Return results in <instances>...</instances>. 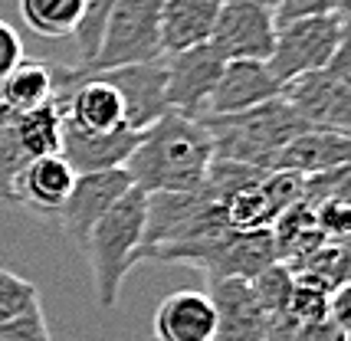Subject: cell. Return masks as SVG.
Listing matches in <instances>:
<instances>
[{
	"mask_svg": "<svg viewBox=\"0 0 351 341\" xmlns=\"http://www.w3.org/2000/svg\"><path fill=\"white\" fill-rule=\"evenodd\" d=\"M214 164V141L200 118L165 112L141 131L135 151L125 161L132 184L145 194L197 190Z\"/></svg>",
	"mask_w": 351,
	"mask_h": 341,
	"instance_id": "1",
	"label": "cell"
},
{
	"mask_svg": "<svg viewBox=\"0 0 351 341\" xmlns=\"http://www.w3.org/2000/svg\"><path fill=\"white\" fill-rule=\"evenodd\" d=\"M145 207H148L145 190H138V187L125 190L99 217V223L92 227L86 243H82V253H86L92 269L99 312L115 309L125 276L138 263V249L145 243Z\"/></svg>",
	"mask_w": 351,
	"mask_h": 341,
	"instance_id": "2",
	"label": "cell"
},
{
	"mask_svg": "<svg viewBox=\"0 0 351 341\" xmlns=\"http://www.w3.org/2000/svg\"><path fill=\"white\" fill-rule=\"evenodd\" d=\"M200 122L210 131L214 157L250 164L260 170H273L279 151L299 131L308 128L299 118V112L286 102V95L269 99L246 112H233V115H204Z\"/></svg>",
	"mask_w": 351,
	"mask_h": 341,
	"instance_id": "3",
	"label": "cell"
},
{
	"mask_svg": "<svg viewBox=\"0 0 351 341\" xmlns=\"http://www.w3.org/2000/svg\"><path fill=\"white\" fill-rule=\"evenodd\" d=\"M161 7L165 0H119L108 14L102 43L86 66V73H106L132 62L161 60Z\"/></svg>",
	"mask_w": 351,
	"mask_h": 341,
	"instance_id": "4",
	"label": "cell"
},
{
	"mask_svg": "<svg viewBox=\"0 0 351 341\" xmlns=\"http://www.w3.org/2000/svg\"><path fill=\"white\" fill-rule=\"evenodd\" d=\"M338 47H341V14L286 20V23H276L269 69L286 89L289 82L308 76V73L328 69Z\"/></svg>",
	"mask_w": 351,
	"mask_h": 341,
	"instance_id": "5",
	"label": "cell"
},
{
	"mask_svg": "<svg viewBox=\"0 0 351 341\" xmlns=\"http://www.w3.org/2000/svg\"><path fill=\"white\" fill-rule=\"evenodd\" d=\"M207 43L223 60L269 62L276 43V10L260 0H223Z\"/></svg>",
	"mask_w": 351,
	"mask_h": 341,
	"instance_id": "6",
	"label": "cell"
},
{
	"mask_svg": "<svg viewBox=\"0 0 351 341\" xmlns=\"http://www.w3.org/2000/svg\"><path fill=\"white\" fill-rule=\"evenodd\" d=\"M223 56L210 43L168 53L165 56V99L168 112L187 115V118H204L210 92L217 79L223 73Z\"/></svg>",
	"mask_w": 351,
	"mask_h": 341,
	"instance_id": "7",
	"label": "cell"
},
{
	"mask_svg": "<svg viewBox=\"0 0 351 341\" xmlns=\"http://www.w3.org/2000/svg\"><path fill=\"white\" fill-rule=\"evenodd\" d=\"M132 177L125 168H112V170H95V174H76V184L69 190L66 203L60 207V220L62 233L82 249L89 230L99 223V217L106 214L112 203L122 197L125 190H132Z\"/></svg>",
	"mask_w": 351,
	"mask_h": 341,
	"instance_id": "8",
	"label": "cell"
},
{
	"mask_svg": "<svg viewBox=\"0 0 351 341\" xmlns=\"http://www.w3.org/2000/svg\"><path fill=\"white\" fill-rule=\"evenodd\" d=\"M282 95L308 128H332L351 135V82L335 76L332 69L295 79L282 89Z\"/></svg>",
	"mask_w": 351,
	"mask_h": 341,
	"instance_id": "9",
	"label": "cell"
},
{
	"mask_svg": "<svg viewBox=\"0 0 351 341\" xmlns=\"http://www.w3.org/2000/svg\"><path fill=\"white\" fill-rule=\"evenodd\" d=\"M102 76L122 95L125 125L132 131L152 128L168 112V99H165V56L152 62H132V66L106 69Z\"/></svg>",
	"mask_w": 351,
	"mask_h": 341,
	"instance_id": "10",
	"label": "cell"
},
{
	"mask_svg": "<svg viewBox=\"0 0 351 341\" xmlns=\"http://www.w3.org/2000/svg\"><path fill=\"white\" fill-rule=\"evenodd\" d=\"M282 95V82L273 76L269 62L260 60H227L223 73L217 79L207 112L204 115H233L253 105H263L269 99Z\"/></svg>",
	"mask_w": 351,
	"mask_h": 341,
	"instance_id": "11",
	"label": "cell"
},
{
	"mask_svg": "<svg viewBox=\"0 0 351 341\" xmlns=\"http://www.w3.org/2000/svg\"><path fill=\"white\" fill-rule=\"evenodd\" d=\"M73 184H76V170L69 168V161L62 155L33 157L23 164V170L14 181V207L43 214V217H56Z\"/></svg>",
	"mask_w": 351,
	"mask_h": 341,
	"instance_id": "12",
	"label": "cell"
},
{
	"mask_svg": "<svg viewBox=\"0 0 351 341\" xmlns=\"http://www.w3.org/2000/svg\"><path fill=\"white\" fill-rule=\"evenodd\" d=\"M141 131L132 128H115V131H82L76 125H69L62 118V144L60 155L69 161V168L76 174H95V170H112L125 168L128 155L135 151Z\"/></svg>",
	"mask_w": 351,
	"mask_h": 341,
	"instance_id": "13",
	"label": "cell"
},
{
	"mask_svg": "<svg viewBox=\"0 0 351 341\" xmlns=\"http://www.w3.org/2000/svg\"><path fill=\"white\" fill-rule=\"evenodd\" d=\"M154 341H217V312L200 289H178L154 312Z\"/></svg>",
	"mask_w": 351,
	"mask_h": 341,
	"instance_id": "14",
	"label": "cell"
},
{
	"mask_svg": "<svg viewBox=\"0 0 351 341\" xmlns=\"http://www.w3.org/2000/svg\"><path fill=\"white\" fill-rule=\"evenodd\" d=\"M207 295H210L217 312V341H263L269 318L260 309L250 282L246 279L210 282Z\"/></svg>",
	"mask_w": 351,
	"mask_h": 341,
	"instance_id": "15",
	"label": "cell"
},
{
	"mask_svg": "<svg viewBox=\"0 0 351 341\" xmlns=\"http://www.w3.org/2000/svg\"><path fill=\"white\" fill-rule=\"evenodd\" d=\"M351 164V135L332 131V128H306L279 151L273 170H292V174H322V170Z\"/></svg>",
	"mask_w": 351,
	"mask_h": 341,
	"instance_id": "16",
	"label": "cell"
},
{
	"mask_svg": "<svg viewBox=\"0 0 351 341\" xmlns=\"http://www.w3.org/2000/svg\"><path fill=\"white\" fill-rule=\"evenodd\" d=\"M223 0H165L161 7V49L181 53L210 40Z\"/></svg>",
	"mask_w": 351,
	"mask_h": 341,
	"instance_id": "17",
	"label": "cell"
},
{
	"mask_svg": "<svg viewBox=\"0 0 351 341\" xmlns=\"http://www.w3.org/2000/svg\"><path fill=\"white\" fill-rule=\"evenodd\" d=\"M269 230H273L279 263L289 266V269L302 266L308 256L325 243V236H322L319 227H315V214H312V207H308L306 201L286 207V210L273 220Z\"/></svg>",
	"mask_w": 351,
	"mask_h": 341,
	"instance_id": "18",
	"label": "cell"
},
{
	"mask_svg": "<svg viewBox=\"0 0 351 341\" xmlns=\"http://www.w3.org/2000/svg\"><path fill=\"white\" fill-rule=\"evenodd\" d=\"M14 131L16 141L23 148V155L30 157H46L60 155L62 144V105L56 99H49L43 105H36L30 112H16L14 115Z\"/></svg>",
	"mask_w": 351,
	"mask_h": 341,
	"instance_id": "19",
	"label": "cell"
},
{
	"mask_svg": "<svg viewBox=\"0 0 351 341\" xmlns=\"http://www.w3.org/2000/svg\"><path fill=\"white\" fill-rule=\"evenodd\" d=\"M53 99V66L20 60L14 73L0 82V105L7 112H30Z\"/></svg>",
	"mask_w": 351,
	"mask_h": 341,
	"instance_id": "20",
	"label": "cell"
},
{
	"mask_svg": "<svg viewBox=\"0 0 351 341\" xmlns=\"http://www.w3.org/2000/svg\"><path fill=\"white\" fill-rule=\"evenodd\" d=\"M20 16L36 36H73L82 16V0H20Z\"/></svg>",
	"mask_w": 351,
	"mask_h": 341,
	"instance_id": "21",
	"label": "cell"
},
{
	"mask_svg": "<svg viewBox=\"0 0 351 341\" xmlns=\"http://www.w3.org/2000/svg\"><path fill=\"white\" fill-rule=\"evenodd\" d=\"M292 292H289V305H286V318L292 325H308V322H319L328 318V286L308 273H292Z\"/></svg>",
	"mask_w": 351,
	"mask_h": 341,
	"instance_id": "22",
	"label": "cell"
},
{
	"mask_svg": "<svg viewBox=\"0 0 351 341\" xmlns=\"http://www.w3.org/2000/svg\"><path fill=\"white\" fill-rule=\"evenodd\" d=\"M292 273H308V276L325 282L328 289L351 282V243H322L306 263L295 266Z\"/></svg>",
	"mask_w": 351,
	"mask_h": 341,
	"instance_id": "23",
	"label": "cell"
},
{
	"mask_svg": "<svg viewBox=\"0 0 351 341\" xmlns=\"http://www.w3.org/2000/svg\"><path fill=\"white\" fill-rule=\"evenodd\" d=\"M292 269L282 263H273L269 269H263L256 279H250L253 295L260 302V309L266 312V318H282L286 305H289V292H292Z\"/></svg>",
	"mask_w": 351,
	"mask_h": 341,
	"instance_id": "24",
	"label": "cell"
},
{
	"mask_svg": "<svg viewBox=\"0 0 351 341\" xmlns=\"http://www.w3.org/2000/svg\"><path fill=\"white\" fill-rule=\"evenodd\" d=\"M119 0H82V16H79V27L73 30V40H76L79 49V66L95 56V49L102 43V33H106L108 14L115 10Z\"/></svg>",
	"mask_w": 351,
	"mask_h": 341,
	"instance_id": "25",
	"label": "cell"
},
{
	"mask_svg": "<svg viewBox=\"0 0 351 341\" xmlns=\"http://www.w3.org/2000/svg\"><path fill=\"white\" fill-rule=\"evenodd\" d=\"M40 302V289L30 279H20L10 269H0V325L27 315Z\"/></svg>",
	"mask_w": 351,
	"mask_h": 341,
	"instance_id": "26",
	"label": "cell"
},
{
	"mask_svg": "<svg viewBox=\"0 0 351 341\" xmlns=\"http://www.w3.org/2000/svg\"><path fill=\"white\" fill-rule=\"evenodd\" d=\"M308 207L315 214V227L325 236V243H351V203L325 197Z\"/></svg>",
	"mask_w": 351,
	"mask_h": 341,
	"instance_id": "27",
	"label": "cell"
},
{
	"mask_svg": "<svg viewBox=\"0 0 351 341\" xmlns=\"http://www.w3.org/2000/svg\"><path fill=\"white\" fill-rule=\"evenodd\" d=\"M325 197L351 203V164H341V168L322 170V174L306 177V194H302V201L319 203V201H325Z\"/></svg>",
	"mask_w": 351,
	"mask_h": 341,
	"instance_id": "28",
	"label": "cell"
},
{
	"mask_svg": "<svg viewBox=\"0 0 351 341\" xmlns=\"http://www.w3.org/2000/svg\"><path fill=\"white\" fill-rule=\"evenodd\" d=\"M0 341H53L49 338V328H46L43 302H36L27 315L0 325Z\"/></svg>",
	"mask_w": 351,
	"mask_h": 341,
	"instance_id": "29",
	"label": "cell"
},
{
	"mask_svg": "<svg viewBox=\"0 0 351 341\" xmlns=\"http://www.w3.org/2000/svg\"><path fill=\"white\" fill-rule=\"evenodd\" d=\"M341 7H345V0H279V7H276V23L299 20V16L338 14Z\"/></svg>",
	"mask_w": 351,
	"mask_h": 341,
	"instance_id": "30",
	"label": "cell"
},
{
	"mask_svg": "<svg viewBox=\"0 0 351 341\" xmlns=\"http://www.w3.org/2000/svg\"><path fill=\"white\" fill-rule=\"evenodd\" d=\"M23 60V43H20V33L0 20V82L14 73V66Z\"/></svg>",
	"mask_w": 351,
	"mask_h": 341,
	"instance_id": "31",
	"label": "cell"
},
{
	"mask_svg": "<svg viewBox=\"0 0 351 341\" xmlns=\"http://www.w3.org/2000/svg\"><path fill=\"white\" fill-rule=\"evenodd\" d=\"M328 318L351 338V282H341L328 292Z\"/></svg>",
	"mask_w": 351,
	"mask_h": 341,
	"instance_id": "32",
	"label": "cell"
},
{
	"mask_svg": "<svg viewBox=\"0 0 351 341\" xmlns=\"http://www.w3.org/2000/svg\"><path fill=\"white\" fill-rule=\"evenodd\" d=\"M292 341H351L332 318H319V322H308L299 325L292 331Z\"/></svg>",
	"mask_w": 351,
	"mask_h": 341,
	"instance_id": "33",
	"label": "cell"
},
{
	"mask_svg": "<svg viewBox=\"0 0 351 341\" xmlns=\"http://www.w3.org/2000/svg\"><path fill=\"white\" fill-rule=\"evenodd\" d=\"M14 181H16L14 174L0 164V203H10L14 207Z\"/></svg>",
	"mask_w": 351,
	"mask_h": 341,
	"instance_id": "34",
	"label": "cell"
},
{
	"mask_svg": "<svg viewBox=\"0 0 351 341\" xmlns=\"http://www.w3.org/2000/svg\"><path fill=\"white\" fill-rule=\"evenodd\" d=\"M260 3H266V7H273V10L279 7V0H260Z\"/></svg>",
	"mask_w": 351,
	"mask_h": 341,
	"instance_id": "35",
	"label": "cell"
},
{
	"mask_svg": "<svg viewBox=\"0 0 351 341\" xmlns=\"http://www.w3.org/2000/svg\"><path fill=\"white\" fill-rule=\"evenodd\" d=\"M152 341H154V338H152Z\"/></svg>",
	"mask_w": 351,
	"mask_h": 341,
	"instance_id": "36",
	"label": "cell"
}]
</instances>
